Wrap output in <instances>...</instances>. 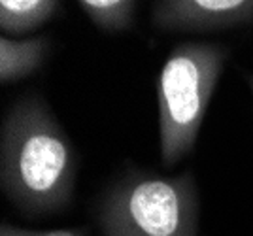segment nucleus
Instances as JSON below:
<instances>
[{"mask_svg":"<svg viewBox=\"0 0 253 236\" xmlns=\"http://www.w3.org/2000/svg\"><path fill=\"white\" fill-rule=\"evenodd\" d=\"M76 151L38 98H23L2 125V187L29 214L61 210L72 198Z\"/></svg>","mask_w":253,"mask_h":236,"instance_id":"f257e3e1","label":"nucleus"},{"mask_svg":"<svg viewBox=\"0 0 253 236\" xmlns=\"http://www.w3.org/2000/svg\"><path fill=\"white\" fill-rule=\"evenodd\" d=\"M229 51L217 43H181L157 78L161 159L176 164L193 148Z\"/></svg>","mask_w":253,"mask_h":236,"instance_id":"f03ea898","label":"nucleus"},{"mask_svg":"<svg viewBox=\"0 0 253 236\" xmlns=\"http://www.w3.org/2000/svg\"><path fill=\"white\" fill-rule=\"evenodd\" d=\"M199 200L191 174L130 172L100 208L104 236H197Z\"/></svg>","mask_w":253,"mask_h":236,"instance_id":"7ed1b4c3","label":"nucleus"},{"mask_svg":"<svg viewBox=\"0 0 253 236\" xmlns=\"http://www.w3.org/2000/svg\"><path fill=\"white\" fill-rule=\"evenodd\" d=\"M151 21L161 31H219L252 23L253 0H155Z\"/></svg>","mask_w":253,"mask_h":236,"instance_id":"20e7f679","label":"nucleus"},{"mask_svg":"<svg viewBox=\"0 0 253 236\" xmlns=\"http://www.w3.org/2000/svg\"><path fill=\"white\" fill-rule=\"evenodd\" d=\"M49 53L47 38L10 40L0 38V79L4 83L17 81L36 72Z\"/></svg>","mask_w":253,"mask_h":236,"instance_id":"39448f33","label":"nucleus"},{"mask_svg":"<svg viewBox=\"0 0 253 236\" xmlns=\"http://www.w3.org/2000/svg\"><path fill=\"white\" fill-rule=\"evenodd\" d=\"M61 0H0V29L4 33L25 34L53 19Z\"/></svg>","mask_w":253,"mask_h":236,"instance_id":"423d86ee","label":"nucleus"},{"mask_svg":"<svg viewBox=\"0 0 253 236\" xmlns=\"http://www.w3.org/2000/svg\"><path fill=\"white\" fill-rule=\"evenodd\" d=\"M78 2L100 31L108 33L126 31L134 21L136 0H78Z\"/></svg>","mask_w":253,"mask_h":236,"instance_id":"0eeeda50","label":"nucleus"},{"mask_svg":"<svg viewBox=\"0 0 253 236\" xmlns=\"http://www.w3.org/2000/svg\"><path fill=\"white\" fill-rule=\"evenodd\" d=\"M0 236H87L84 231H43V233H34V231H23V229H13L10 225H2Z\"/></svg>","mask_w":253,"mask_h":236,"instance_id":"6e6552de","label":"nucleus"},{"mask_svg":"<svg viewBox=\"0 0 253 236\" xmlns=\"http://www.w3.org/2000/svg\"><path fill=\"white\" fill-rule=\"evenodd\" d=\"M246 79H248V83H250V89H252V93H253V76L252 74H246Z\"/></svg>","mask_w":253,"mask_h":236,"instance_id":"1a4fd4ad","label":"nucleus"}]
</instances>
